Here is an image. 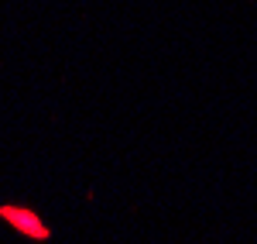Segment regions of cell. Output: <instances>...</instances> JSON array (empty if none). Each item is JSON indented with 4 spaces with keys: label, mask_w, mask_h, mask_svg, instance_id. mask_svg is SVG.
Returning <instances> with one entry per match:
<instances>
[{
    "label": "cell",
    "mask_w": 257,
    "mask_h": 244,
    "mask_svg": "<svg viewBox=\"0 0 257 244\" xmlns=\"http://www.w3.org/2000/svg\"><path fill=\"white\" fill-rule=\"evenodd\" d=\"M0 220H7L14 230H21L31 241H48L52 237V230L45 227V220L35 210H28V206H0Z\"/></svg>",
    "instance_id": "cell-1"
}]
</instances>
